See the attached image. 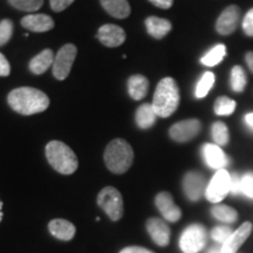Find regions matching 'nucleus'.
<instances>
[{"instance_id":"nucleus-1","label":"nucleus","mask_w":253,"mask_h":253,"mask_svg":"<svg viewBox=\"0 0 253 253\" xmlns=\"http://www.w3.org/2000/svg\"><path fill=\"white\" fill-rule=\"evenodd\" d=\"M7 103L21 115H33L48 108L49 99L42 90L32 87H20L9 91Z\"/></svg>"},{"instance_id":"nucleus-2","label":"nucleus","mask_w":253,"mask_h":253,"mask_svg":"<svg viewBox=\"0 0 253 253\" xmlns=\"http://www.w3.org/2000/svg\"><path fill=\"white\" fill-rule=\"evenodd\" d=\"M179 100L181 96L177 82L172 78H164L158 82L151 104L158 118L167 119L178 108Z\"/></svg>"},{"instance_id":"nucleus-3","label":"nucleus","mask_w":253,"mask_h":253,"mask_svg":"<svg viewBox=\"0 0 253 253\" xmlns=\"http://www.w3.org/2000/svg\"><path fill=\"white\" fill-rule=\"evenodd\" d=\"M132 162L134 151L126 141L116 138L107 145L104 151V163L109 171L121 175L130 169Z\"/></svg>"},{"instance_id":"nucleus-4","label":"nucleus","mask_w":253,"mask_h":253,"mask_svg":"<svg viewBox=\"0 0 253 253\" xmlns=\"http://www.w3.org/2000/svg\"><path fill=\"white\" fill-rule=\"evenodd\" d=\"M46 157L53 169L62 175H72L79 167L77 155L63 142L50 141L46 145Z\"/></svg>"},{"instance_id":"nucleus-5","label":"nucleus","mask_w":253,"mask_h":253,"mask_svg":"<svg viewBox=\"0 0 253 253\" xmlns=\"http://www.w3.org/2000/svg\"><path fill=\"white\" fill-rule=\"evenodd\" d=\"M97 204L110 219L116 221L123 216V199L121 192L114 186H106L97 196Z\"/></svg>"},{"instance_id":"nucleus-6","label":"nucleus","mask_w":253,"mask_h":253,"mask_svg":"<svg viewBox=\"0 0 253 253\" xmlns=\"http://www.w3.org/2000/svg\"><path fill=\"white\" fill-rule=\"evenodd\" d=\"M207 244V230L201 224H192L183 231L179 248L184 253H198Z\"/></svg>"},{"instance_id":"nucleus-7","label":"nucleus","mask_w":253,"mask_h":253,"mask_svg":"<svg viewBox=\"0 0 253 253\" xmlns=\"http://www.w3.org/2000/svg\"><path fill=\"white\" fill-rule=\"evenodd\" d=\"M231 191V175L225 169L217 170L205 190V197L211 203H219Z\"/></svg>"},{"instance_id":"nucleus-8","label":"nucleus","mask_w":253,"mask_h":253,"mask_svg":"<svg viewBox=\"0 0 253 253\" xmlns=\"http://www.w3.org/2000/svg\"><path fill=\"white\" fill-rule=\"evenodd\" d=\"M77 54L78 48L73 43H67L59 49L53 62V75L56 80L62 81L68 77Z\"/></svg>"},{"instance_id":"nucleus-9","label":"nucleus","mask_w":253,"mask_h":253,"mask_svg":"<svg viewBox=\"0 0 253 253\" xmlns=\"http://www.w3.org/2000/svg\"><path fill=\"white\" fill-rule=\"evenodd\" d=\"M202 130V123L198 119L183 120L175 123L169 129V135L171 140L179 143L189 142L197 136Z\"/></svg>"},{"instance_id":"nucleus-10","label":"nucleus","mask_w":253,"mask_h":253,"mask_svg":"<svg viewBox=\"0 0 253 253\" xmlns=\"http://www.w3.org/2000/svg\"><path fill=\"white\" fill-rule=\"evenodd\" d=\"M242 19L238 5H230L219 14L216 21V31L220 36H230L237 30Z\"/></svg>"},{"instance_id":"nucleus-11","label":"nucleus","mask_w":253,"mask_h":253,"mask_svg":"<svg viewBox=\"0 0 253 253\" xmlns=\"http://www.w3.org/2000/svg\"><path fill=\"white\" fill-rule=\"evenodd\" d=\"M205 178L201 172L189 171L183 177V191L191 202L199 201L205 195Z\"/></svg>"},{"instance_id":"nucleus-12","label":"nucleus","mask_w":253,"mask_h":253,"mask_svg":"<svg viewBox=\"0 0 253 253\" xmlns=\"http://www.w3.org/2000/svg\"><path fill=\"white\" fill-rule=\"evenodd\" d=\"M96 38L100 40V42L106 47L121 46L126 41V32L122 27L114 24H106L101 26L97 31Z\"/></svg>"},{"instance_id":"nucleus-13","label":"nucleus","mask_w":253,"mask_h":253,"mask_svg":"<svg viewBox=\"0 0 253 253\" xmlns=\"http://www.w3.org/2000/svg\"><path fill=\"white\" fill-rule=\"evenodd\" d=\"M155 204H156L158 211H160L166 220L170 221V223H175V221L181 219V209L175 204L172 196L169 192H160L156 196V198H155Z\"/></svg>"},{"instance_id":"nucleus-14","label":"nucleus","mask_w":253,"mask_h":253,"mask_svg":"<svg viewBox=\"0 0 253 253\" xmlns=\"http://www.w3.org/2000/svg\"><path fill=\"white\" fill-rule=\"evenodd\" d=\"M202 154H203L204 162L211 169H224L229 163V158H227L225 153L221 150L219 145L214 143H205L202 147Z\"/></svg>"},{"instance_id":"nucleus-15","label":"nucleus","mask_w":253,"mask_h":253,"mask_svg":"<svg viewBox=\"0 0 253 253\" xmlns=\"http://www.w3.org/2000/svg\"><path fill=\"white\" fill-rule=\"evenodd\" d=\"M147 231L158 246H167L170 242V229L160 218H150L147 221Z\"/></svg>"},{"instance_id":"nucleus-16","label":"nucleus","mask_w":253,"mask_h":253,"mask_svg":"<svg viewBox=\"0 0 253 253\" xmlns=\"http://www.w3.org/2000/svg\"><path fill=\"white\" fill-rule=\"evenodd\" d=\"M21 26L31 32L43 33L54 28V20L47 14H30L21 19Z\"/></svg>"},{"instance_id":"nucleus-17","label":"nucleus","mask_w":253,"mask_h":253,"mask_svg":"<svg viewBox=\"0 0 253 253\" xmlns=\"http://www.w3.org/2000/svg\"><path fill=\"white\" fill-rule=\"evenodd\" d=\"M252 232V224L246 221L221 245V253H236Z\"/></svg>"},{"instance_id":"nucleus-18","label":"nucleus","mask_w":253,"mask_h":253,"mask_svg":"<svg viewBox=\"0 0 253 253\" xmlns=\"http://www.w3.org/2000/svg\"><path fill=\"white\" fill-rule=\"evenodd\" d=\"M48 229L50 235L54 236L55 238L63 242L72 240L75 236V226L74 224L66 219H53L49 221Z\"/></svg>"},{"instance_id":"nucleus-19","label":"nucleus","mask_w":253,"mask_h":253,"mask_svg":"<svg viewBox=\"0 0 253 253\" xmlns=\"http://www.w3.org/2000/svg\"><path fill=\"white\" fill-rule=\"evenodd\" d=\"M145 27H147L148 33L155 39H163L171 31L172 25L168 19L158 18V17H149L145 19Z\"/></svg>"},{"instance_id":"nucleus-20","label":"nucleus","mask_w":253,"mask_h":253,"mask_svg":"<svg viewBox=\"0 0 253 253\" xmlns=\"http://www.w3.org/2000/svg\"><path fill=\"white\" fill-rule=\"evenodd\" d=\"M149 89V80L141 74L131 75L128 79V93L135 101L143 100Z\"/></svg>"},{"instance_id":"nucleus-21","label":"nucleus","mask_w":253,"mask_h":253,"mask_svg":"<svg viewBox=\"0 0 253 253\" xmlns=\"http://www.w3.org/2000/svg\"><path fill=\"white\" fill-rule=\"evenodd\" d=\"M107 13L118 19H126L130 15V5L128 0H100Z\"/></svg>"},{"instance_id":"nucleus-22","label":"nucleus","mask_w":253,"mask_h":253,"mask_svg":"<svg viewBox=\"0 0 253 253\" xmlns=\"http://www.w3.org/2000/svg\"><path fill=\"white\" fill-rule=\"evenodd\" d=\"M54 58L55 56L53 54L52 49H43L30 61V71L37 75L43 74L50 66H53Z\"/></svg>"},{"instance_id":"nucleus-23","label":"nucleus","mask_w":253,"mask_h":253,"mask_svg":"<svg viewBox=\"0 0 253 253\" xmlns=\"http://www.w3.org/2000/svg\"><path fill=\"white\" fill-rule=\"evenodd\" d=\"M157 114L155 113L151 103H143L138 107L135 114L136 125L141 129H149L155 125L157 120Z\"/></svg>"},{"instance_id":"nucleus-24","label":"nucleus","mask_w":253,"mask_h":253,"mask_svg":"<svg viewBox=\"0 0 253 253\" xmlns=\"http://www.w3.org/2000/svg\"><path fill=\"white\" fill-rule=\"evenodd\" d=\"M248 84V77L242 66H235L231 69L230 87L235 93H243Z\"/></svg>"},{"instance_id":"nucleus-25","label":"nucleus","mask_w":253,"mask_h":253,"mask_svg":"<svg viewBox=\"0 0 253 253\" xmlns=\"http://www.w3.org/2000/svg\"><path fill=\"white\" fill-rule=\"evenodd\" d=\"M226 55V46L223 43H218L212 47L204 56H202L201 62L207 67H214L223 61Z\"/></svg>"},{"instance_id":"nucleus-26","label":"nucleus","mask_w":253,"mask_h":253,"mask_svg":"<svg viewBox=\"0 0 253 253\" xmlns=\"http://www.w3.org/2000/svg\"><path fill=\"white\" fill-rule=\"evenodd\" d=\"M211 213L217 220L223 221V223H235L238 218V213L235 209L227 207V205H214L211 209Z\"/></svg>"},{"instance_id":"nucleus-27","label":"nucleus","mask_w":253,"mask_h":253,"mask_svg":"<svg viewBox=\"0 0 253 253\" xmlns=\"http://www.w3.org/2000/svg\"><path fill=\"white\" fill-rule=\"evenodd\" d=\"M211 136H212L214 144L219 145V147H224L230 141L229 128H227V126L224 122H214L212 126H211Z\"/></svg>"},{"instance_id":"nucleus-28","label":"nucleus","mask_w":253,"mask_h":253,"mask_svg":"<svg viewBox=\"0 0 253 253\" xmlns=\"http://www.w3.org/2000/svg\"><path fill=\"white\" fill-rule=\"evenodd\" d=\"M214 81H216V77L212 72H205L202 78L199 79L197 86L195 89V96L197 99H203L207 96L209 91L211 90V88L213 87Z\"/></svg>"},{"instance_id":"nucleus-29","label":"nucleus","mask_w":253,"mask_h":253,"mask_svg":"<svg viewBox=\"0 0 253 253\" xmlns=\"http://www.w3.org/2000/svg\"><path fill=\"white\" fill-rule=\"evenodd\" d=\"M236 107L237 103L235 100L227 96H219L217 97L216 102L213 104V110L218 116H229L235 113Z\"/></svg>"},{"instance_id":"nucleus-30","label":"nucleus","mask_w":253,"mask_h":253,"mask_svg":"<svg viewBox=\"0 0 253 253\" xmlns=\"http://www.w3.org/2000/svg\"><path fill=\"white\" fill-rule=\"evenodd\" d=\"M9 5L24 12H36L43 5V0H8Z\"/></svg>"},{"instance_id":"nucleus-31","label":"nucleus","mask_w":253,"mask_h":253,"mask_svg":"<svg viewBox=\"0 0 253 253\" xmlns=\"http://www.w3.org/2000/svg\"><path fill=\"white\" fill-rule=\"evenodd\" d=\"M13 21L9 19H4L0 21V47L5 46L6 43L11 40L12 36H13Z\"/></svg>"},{"instance_id":"nucleus-32","label":"nucleus","mask_w":253,"mask_h":253,"mask_svg":"<svg viewBox=\"0 0 253 253\" xmlns=\"http://www.w3.org/2000/svg\"><path fill=\"white\" fill-rule=\"evenodd\" d=\"M232 233H233L232 230H231L230 227L217 226V227H214V229L212 230V232H211V237H212V239L214 240V242L224 244V243L229 239V237L232 235Z\"/></svg>"},{"instance_id":"nucleus-33","label":"nucleus","mask_w":253,"mask_h":253,"mask_svg":"<svg viewBox=\"0 0 253 253\" xmlns=\"http://www.w3.org/2000/svg\"><path fill=\"white\" fill-rule=\"evenodd\" d=\"M243 194L253 199V173H245L242 178Z\"/></svg>"},{"instance_id":"nucleus-34","label":"nucleus","mask_w":253,"mask_h":253,"mask_svg":"<svg viewBox=\"0 0 253 253\" xmlns=\"http://www.w3.org/2000/svg\"><path fill=\"white\" fill-rule=\"evenodd\" d=\"M242 27L246 36L253 38V7L251 9H249L248 13L244 15Z\"/></svg>"},{"instance_id":"nucleus-35","label":"nucleus","mask_w":253,"mask_h":253,"mask_svg":"<svg viewBox=\"0 0 253 253\" xmlns=\"http://www.w3.org/2000/svg\"><path fill=\"white\" fill-rule=\"evenodd\" d=\"M231 194L235 196H239L243 194V186H242V178H240L238 173H233L231 175Z\"/></svg>"},{"instance_id":"nucleus-36","label":"nucleus","mask_w":253,"mask_h":253,"mask_svg":"<svg viewBox=\"0 0 253 253\" xmlns=\"http://www.w3.org/2000/svg\"><path fill=\"white\" fill-rule=\"evenodd\" d=\"M75 0H49L50 8L54 12H62L68 6H71Z\"/></svg>"},{"instance_id":"nucleus-37","label":"nucleus","mask_w":253,"mask_h":253,"mask_svg":"<svg viewBox=\"0 0 253 253\" xmlns=\"http://www.w3.org/2000/svg\"><path fill=\"white\" fill-rule=\"evenodd\" d=\"M11 73V66L4 54L0 53V77H8Z\"/></svg>"},{"instance_id":"nucleus-38","label":"nucleus","mask_w":253,"mask_h":253,"mask_svg":"<svg viewBox=\"0 0 253 253\" xmlns=\"http://www.w3.org/2000/svg\"><path fill=\"white\" fill-rule=\"evenodd\" d=\"M154 6L162 9H169L173 4V0H149Z\"/></svg>"},{"instance_id":"nucleus-39","label":"nucleus","mask_w":253,"mask_h":253,"mask_svg":"<svg viewBox=\"0 0 253 253\" xmlns=\"http://www.w3.org/2000/svg\"><path fill=\"white\" fill-rule=\"evenodd\" d=\"M120 253H154L150 250L141 248V246H129V248L123 249Z\"/></svg>"},{"instance_id":"nucleus-40","label":"nucleus","mask_w":253,"mask_h":253,"mask_svg":"<svg viewBox=\"0 0 253 253\" xmlns=\"http://www.w3.org/2000/svg\"><path fill=\"white\" fill-rule=\"evenodd\" d=\"M245 62L248 65L250 72L253 74V50H250L245 54Z\"/></svg>"},{"instance_id":"nucleus-41","label":"nucleus","mask_w":253,"mask_h":253,"mask_svg":"<svg viewBox=\"0 0 253 253\" xmlns=\"http://www.w3.org/2000/svg\"><path fill=\"white\" fill-rule=\"evenodd\" d=\"M244 121L246 123V126H248L249 128L253 131V113L246 114L245 118H244Z\"/></svg>"},{"instance_id":"nucleus-42","label":"nucleus","mask_w":253,"mask_h":253,"mask_svg":"<svg viewBox=\"0 0 253 253\" xmlns=\"http://www.w3.org/2000/svg\"><path fill=\"white\" fill-rule=\"evenodd\" d=\"M208 253H221V248H218V246H216V248H212L209 250Z\"/></svg>"},{"instance_id":"nucleus-43","label":"nucleus","mask_w":253,"mask_h":253,"mask_svg":"<svg viewBox=\"0 0 253 253\" xmlns=\"http://www.w3.org/2000/svg\"><path fill=\"white\" fill-rule=\"evenodd\" d=\"M2 217H4V213H2V202L0 201V221L2 220Z\"/></svg>"}]
</instances>
